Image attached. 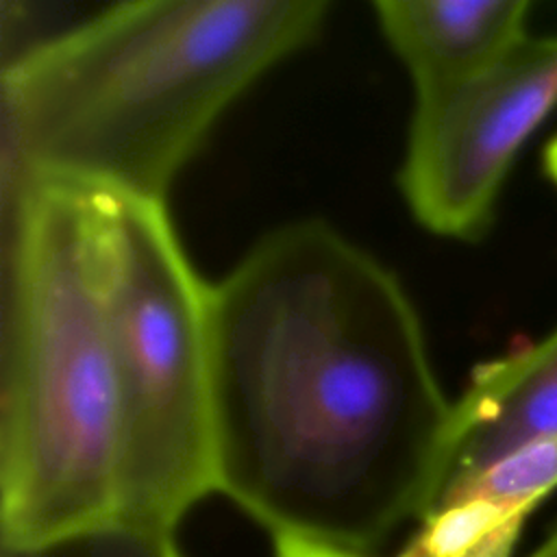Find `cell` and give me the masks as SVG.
Listing matches in <instances>:
<instances>
[{
    "label": "cell",
    "instance_id": "277c9868",
    "mask_svg": "<svg viewBox=\"0 0 557 557\" xmlns=\"http://www.w3.org/2000/svg\"><path fill=\"white\" fill-rule=\"evenodd\" d=\"M124 448V531L176 535L218 492L209 283L165 202L96 194Z\"/></svg>",
    "mask_w": 557,
    "mask_h": 557
},
{
    "label": "cell",
    "instance_id": "8fae6325",
    "mask_svg": "<svg viewBox=\"0 0 557 557\" xmlns=\"http://www.w3.org/2000/svg\"><path fill=\"white\" fill-rule=\"evenodd\" d=\"M272 557H374V553H357L337 548L331 544L296 537V535H272Z\"/></svg>",
    "mask_w": 557,
    "mask_h": 557
},
{
    "label": "cell",
    "instance_id": "5b68a950",
    "mask_svg": "<svg viewBox=\"0 0 557 557\" xmlns=\"http://www.w3.org/2000/svg\"><path fill=\"white\" fill-rule=\"evenodd\" d=\"M555 107L557 35H529L481 74L416 94L400 168L413 218L442 237H479L516 154Z\"/></svg>",
    "mask_w": 557,
    "mask_h": 557
},
{
    "label": "cell",
    "instance_id": "3957f363",
    "mask_svg": "<svg viewBox=\"0 0 557 557\" xmlns=\"http://www.w3.org/2000/svg\"><path fill=\"white\" fill-rule=\"evenodd\" d=\"M2 546L124 531L117 372L98 196L2 183Z\"/></svg>",
    "mask_w": 557,
    "mask_h": 557
},
{
    "label": "cell",
    "instance_id": "7a4b0ae2",
    "mask_svg": "<svg viewBox=\"0 0 557 557\" xmlns=\"http://www.w3.org/2000/svg\"><path fill=\"white\" fill-rule=\"evenodd\" d=\"M326 0H133L2 65V183L165 202L220 115L322 28Z\"/></svg>",
    "mask_w": 557,
    "mask_h": 557
},
{
    "label": "cell",
    "instance_id": "52a82bcc",
    "mask_svg": "<svg viewBox=\"0 0 557 557\" xmlns=\"http://www.w3.org/2000/svg\"><path fill=\"white\" fill-rule=\"evenodd\" d=\"M372 7L416 94L476 76L529 37L527 0H376Z\"/></svg>",
    "mask_w": 557,
    "mask_h": 557
},
{
    "label": "cell",
    "instance_id": "ba28073f",
    "mask_svg": "<svg viewBox=\"0 0 557 557\" xmlns=\"http://www.w3.org/2000/svg\"><path fill=\"white\" fill-rule=\"evenodd\" d=\"M529 513L483 500H444L396 557H511Z\"/></svg>",
    "mask_w": 557,
    "mask_h": 557
},
{
    "label": "cell",
    "instance_id": "9c48e42d",
    "mask_svg": "<svg viewBox=\"0 0 557 557\" xmlns=\"http://www.w3.org/2000/svg\"><path fill=\"white\" fill-rule=\"evenodd\" d=\"M555 487L557 437H542L516 448L481 472L450 483L437 505L444 500L483 498L531 516Z\"/></svg>",
    "mask_w": 557,
    "mask_h": 557
},
{
    "label": "cell",
    "instance_id": "4fadbf2b",
    "mask_svg": "<svg viewBox=\"0 0 557 557\" xmlns=\"http://www.w3.org/2000/svg\"><path fill=\"white\" fill-rule=\"evenodd\" d=\"M544 161H546V170H548L550 178L557 183V137H555V139L550 141V146L546 148Z\"/></svg>",
    "mask_w": 557,
    "mask_h": 557
},
{
    "label": "cell",
    "instance_id": "6da1fadb",
    "mask_svg": "<svg viewBox=\"0 0 557 557\" xmlns=\"http://www.w3.org/2000/svg\"><path fill=\"white\" fill-rule=\"evenodd\" d=\"M218 492L272 535L374 553L450 476L453 400L398 276L320 220L209 285Z\"/></svg>",
    "mask_w": 557,
    "mask_h": 557
},
{
    "label": "cell",
    "instance_id": "30bf717a",
    "mask_svg": "<svg viewBox=\"0 0 557 557\" xmlns=\"http://www.w3.org/2000/svg\"><path fill=\"white\" fill-rule=\"evenodd\" d=\"M2 557H185L176 535L122 529L87 531L30 546H2Z\"/></svg>",
    "mask_w": 557,
    "mask_h": 557
},
{
    "label": "cell",
    "instance_id": "8992f818",
    "mask_svg": "<svg viewBox=\"0 0 557 557\" xmlns=\"http://www.w3.org/2000/svg\"><path fill=\"white\" fill-rule=\"evenodd\" d=\"M542 437H557V329L474 368L453 400L446 487Z\"/></svg>",
    "mask_w": 557,
    "mask_h": 557
},
{
    "label": "cell",
    "instance_id": "7c38bea8",
    "mask_svg": "<svg viewBox=\"0 0 557 557\" xmlns=\"http://www.w3.org/2000/svg\"><path fill=\"white\" fill-rule=\"evenodd\" d=\"M529 557H557V524H555L553 533Z\"/></svg>",
    "mask_w": 557,
    "mask_h": 557
}]
</instances>
